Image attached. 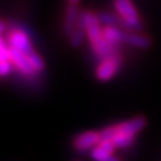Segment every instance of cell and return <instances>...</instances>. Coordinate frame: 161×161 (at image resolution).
I'll use <instances>...</instances> for the list:
<instances>
[{
	"label": "cell",
	"mask_w": 161,
	"mask_h": 161,
	"mask_svg": "<svg viewBox=\"0 0 161 161\" xmlns=\"http://www.w3.org/2000/svg\"><path fill=\"white\" fill-rule=\"evenodd\" d=\"M147 125V118L144 116H135L130 119L116 123L100 130L102 138L111 140L116 148H129L134 142L136 135L143 130Z\"/></svg>",
	"instance_id": "obj_1"
},
{
	"label": "cell",
	"mask_w": 161,
	"mask_h": 161,
	"mask_svg": "<svg viewBox=\"0 0 161 161\" xmlns=\"http://www.w3.org/2000/svg\"><path fill=\"white\" fill-rule=\"evenodd\" d=\"M81 17L84 20V25L86 29V37L90 46L92 48L94 55L99 60L109 56L115 52L119 50L118 48L114 47L109 41L104 37L103 25L99 22L98 14L91 10L81 12Z\"/></svg>",
	"instance_id": "obj_2"
},
{
	"label": "cell",
	"mask_w": 161,
	"mask_h": 161,
	"mask_svg": "<svg viewBox=\"0 0 161 161\" xmlns=\"http://www.w3.org/2000/svg\"><path fill=\"white\" fill-rule=\"evenodd\" d=\"M114 7L125 30L141 31L143 29V22L131 0H114Z\"/></svg>",
	"instance_id": "obj_3"
},
{
	"label": "cell",
	"mask_w": 161,
	"mask_h": 161,
	"mask_svg": "<svg viewBox=\"0 0 161 161\" xmlns=\"http://www.w3.org/2000/svg\"><path fill=\"white\" fill-rule=\"evenodd\" d=\"M124 62V56L121 50H117L106 58H102L96 68V79L99 82H108L112 80L121 70Z\"/></svg>",
	"instance_id": "obj_4"
},
{
	"label": "cell",
	"mask_w": 161,
	"mask_h": 161,
	"mask_svg": "<svg viewBox=\"0 0 161 161\" xmlns=\"http://www.w3.org/2000/svg\"><path fill=\"white\" fill-rule=\"evenodd\" d=\"M3 36L6 38L7 43L11 46V48L20 50V52L25 53L28 55L35 52L34 44L31 42L29 34L24 29L17 26V25H10L8 24V28Z\"/></svg>",
	"instance_id": "obj_5"
},
{
	"label": "cell",
	"mask_w": 161,
	"mask_h": 161,
	"mask_svg": "<svg viewBox=\"0 0 161 161\" xmlns=\"http://www.w3.org/2000/svg\"><path fill=\"white\" fill-rule=\"evenodd\" d=\"M102 140L100 136V131H94V130H88V131H84L78 134L73 141V148L76 152L80 153H86L90 149H93Z\"/></svg>",
	"instance_id": "obj_6"
},
{
	"label": "cell",
	"mask_w": 161,
	"mask_h": 161,
	"mask_svg": "<svg viewBox=\"0 0 161 161\" xmlns=\"http://www.w3.org/2000/svg\"><path fill=\"white\" fill-rule=\"evenodd\" d=\"M11 62L14 66V69H17L18 72L26 76H34L38 74L30 62L29 55L14 48H12L11 50Z\"/></svg>",
	"instance_id": "obj_7"
},
{
	"label": "cell",
	"mask_w": 161,
	"mask_h": 161,
	"mask_svg": "<svg viewBox=\"0 0 161 161\" xmlns=\"http://www.w3.org/2000/svg\"><path fill=\"white\" fill-rule=\"evenodd\" d=\"M81 16V11L76 4H68L64 10V17L62 29L66 36H70L74 31L76 25L79 23V19Z\"/></svg>",
	"instance_id": "obj_8"
},
{
	"label": "cell",
	"mask_w": 161,
	"mask_h": 161,
	"mask_svg": "<svg viewBox=\"0 0 161 161\" xmlns=\"http://www.w3.org/2000/svg\"><path fill=\"white\" fill-rule=\"evenodd\" d=\"M128 30L121 26H103V34L104 37L109 41L110 43L116 48H121L122 44L125 43V37H127Z\"/></svg>",
	"instance_id": "obj_9"
},
{
	"label": "cell",
	"mask_w": 161,
	"mask_h": 161,
	"mask_svg": "<svg viewBox=\"0 0 161 161\" xmlns=\"http://www.w3.org/2000/svg\"><path fill=\"white\" fill-rule=\"evenodd\" d=\"M125 44H129L130 47L137 48V49H148L152 46V41L148 36L142 35L140 31H129L128 30Z\"/></svg>",
	"instance_id": "obj_10"
},
{
	"label": "cell",
	"mask_w": 161,
	"mask_h": 161,
	"mask_svg": "<svg viewBox=\"0 0 161 161\" xmlns=\"http://www.w3.org/2000/svg\"><path fill=\"white\" fill-rule=\"evenodd\" d=\"M85 38H87L86 29H85V25H84L82 17L80 16V19H79V23H78V25H76V28H75L74 31L72 32V35L68 36L69 46L73 47V48H79V47L84 43Z\"/></svg>",
	"instance_id": "obj_11"
},
{
	"label": "cell",
	"mask_w": 161,
	"mask_h": 161,
	"mask_svg": "<svg viewBox=\"0 0 161 161\" xmlns=\"http://www.w3.org/2000/svg\"><path fill=\"white\" fill-rule=\"evenodd\" d=\"M97 14L98 18H99V22L102 23L103 26L112 25V26H121V28H123L121 18L117 13L115 14L112 12H99Z\"/></svg>",
	"instance_id": "obj_12"
},
{
	"label": "cell",
	"mask_w": 161,
	"mask_h": 161,
	"mask_svg": "<svg viewBox=\"0 0 161 161\" xmlns=\"http://www.w3.org/2000/svg\"><path fill=\"white\" fill-rule=\"evenodd\" d=\"M29 58H30L31 64H32V67H34L35 70H36L37 73H43V72L46 70V68H47L46 61L43 60V58H42L36 50H35L34 53L29 54Z\"/></svg>",
	"instance_id": "obj_13"
},
{
	"label": "cell",
	"mask_w": 161,
	"mask_h": 161,
	"mask_svg": "<svg viewBox=\"0 0 161 161\" xmlns=\"http://www.w3.org/2000/svg\"><path fill=\"white\" fill-rule=\"evenodd\" d=\"M14 69V66L11 61H0V75L3 78H6L11 74Z\"/></svg>",
	"instance_id": "obj_14"
},
{
	"label": "cell",
	"mask_w": 161,
	"mask_h": 161,
	"mask_svg": "<svg viewBox=\"0 0 161 161\" xmlns=\"http://www.w3.org/2000/svg\"><path fill=\"white\" fill-rule=\"evenodd\" d=\"M104 161H121V160H119L118 158H116V156H114V154H111V155L108 156V158H106V159H105Z\"/></svg>",
	"instance_id": "obj_15"
},
{
	"label": "cell",
	"mask_w": 161,
	"mask_h": 161,
	"mask_svg": "<svg viewBox=\"0 0 161 161\" xmlns=\"http://www.w3.org/2000/svg\"><path fill=\"white\" fill-rule=\"evenodd\" d=\"M67 1H68V4H76L78 5L80 0H67Z\"/></svg>",
	"instance_id": "obj_16"
}]
</instances>
